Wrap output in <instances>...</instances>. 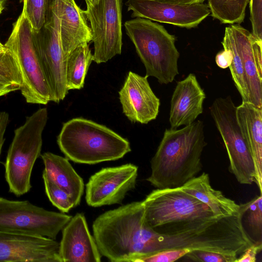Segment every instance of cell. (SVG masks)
I'll use <instances>...</instances> for the list:
<instances>
[{
  "instance_id": "16",
  "label": "cell",
  "mask_w": 262,
  "mask_h": 262,
  "mask_svg": "<svg viewBox=\"0 0 262 262\" xmlns=\"http://www.w3.org/2000/svg\"><path fill=\"white\" fill-rule=\"evenodd\" d=\"M229 28L242 59L250 102L262 107V40L239 24H232Z\"/></svg>"
},
{
  "instance_id": "18",
  "label": "cell",
  "mask_w": 262,
  "mask_h": 262,
  "mask_svg": "<svg viewBox=\"0 0 262 262\" xmlns=\"http://www.w3.org/2000/svg\"><path fill=\"white\" fill-rule=\"evenodd\" d=\"M206 95L195 75L190 73L178 82L173 92L169 114L171 128L188 125L203 113Z\"/></svg>"
},
{
  "instance_id": "15",
  "label": "cell",
  "mask_w": 262,
  "mask_h": 262,
  "mask_svg": "<svg viewBox=\"0 0 262 262\" xmlns=\"http://www.w3.org/2000/svg\"><path fill=\"white\" fill-rule=\"evenodd\" d=\"M147 78L129 71L119 92L123 113L132 122L147 124L158 115L160 101Z\"/></svg>"
},
{
  "instance_id": "6",
  "label": "cell",
  "mask_w": 262,
  "mask_h": 262,
  "mask_svg": "<svg viewBox=\"0 0 262 262\" xmlns=\"http://www.w3.org/2000/svg\"><path fill=\"white\" fill-rule=\"evenodd\" d=\"M48 120L47 108H41L26 118L14 130L4 164L9 191L16 196L28 192L31 177L37 159L41 155L42 135Z\"/></svg>"
},
{
  "instance_id": "26",
  "label": "cell",
  "mask_w": 262,
  "mask_h": 262,
  "mask_svg": "<svg viewBox=\"0 0 262 262\" xmlns=\"http://www.w3.org/2000/svg\"><path fill=\"white\" fill-rule=\"evenodd\" d=\"M241 205L243 207L242 222L243 227L246 226L245 231L254 243H262L261 194Z\"/></svg>"
},
{
  "instance_id": "3",
  "label": "cell",
  "mask_w": 262,
  "mask_h": 262,
  "mask_svg": "<svg viewBox=\"0 0 262 262\" xmlns=\"http://www.w3.org/2000/svg\"><path fill=\"white\" fill-rule=\"evenodd\" d=\"M57 142L67 159L81 164L117 160L131 151L126 139L105 125L82 118L64 123Z\"/></svg>"
},
{
  "instance_id": "7",
  "label": "cell",
  "mask_w": 262,
  "mask_h": 262,
  "mask_svg": "<svg viewBox=\"0 0 262 262\" xmlns=\"http://www.w3.org/2000/svg\"><path fill=\"white\" fill-rule=\"evenodd\" d=\"M12 54L22 78L20 91L27 103L47 104L51 101L49 88L42 69L32 28L22 14L13 24L4 45Z\"/></svg>"
},
{
  "instance_id": "8",
  "label": "cell",
  "mask_w": 262,
  "mask_h": 262,
  "mask_svg": "<svg viewBox=\"0 0 262 262\" xmlns=\"http://www.w3.org/2000/svg\"><path fill=\"white\" fill-rule=\"evenodd\" d=\"M209 110L226 148L230 172L240 184L250 185L256 183L255 163L238 123L236 106L231 97L215 99Z\"/></svg>"
},
{
  "instance_id": "28",
  "label": "cell",
  "mask_w": 262,
  "mask_h": 262,
  "mask_svg": "<svg viewBox=\"0 0 262 262\" xmlns=\"http://www.w3.org/2000/svg\"><path fill=\"white\" fill-rule=\"evenodd\" d=\"M0 82L16 84L21 86L22 84L18 66L8 49L0 54Z\"/></svg>"
},
{
  "instance_id": "34",
  "label": "cell",
  "mask_w": 262,
  "mask_h": 262,
  "mask_svg": "<svg viewBox=\"0 0 262 262\" xmlns=\"http://www.w3.org/2000/svg\"><path fill=\"white\" fill-rule=\"evenodd\" d=\"M232 57V52L228 49L224 48L216 55L215 62L219 67L226 69L230 66Z\"/></svg>"
},
{
  "instance_id": "20",
  "label": "cell",
  "mask_w": 262,
  "mask_h": 262,
  "mask_svg": "<svg viewBox=\"0 0 262 262\" xmlns=\"http://www.w3.org/2000/svg\"><path fill=\"white\" fill-rule=\"evenodd\" d=\"M238 123L250 148L255 163L256 183L262 192V107L242 101L236 106Z\"/></svg>"
},
{
  "instance_id": "9",
  "label": "cell",
  "mask_w": 262,
  "mask_h": 262,
  "mask_svg": "<svg viewBox=\"0 0 262 262\" xmlns=\"http://www.w3.org/2000/svg\"><path fill=\"white\" fill-rule=\"evenodd\" d=\"M33 33L49 88L51 101L58 103L64 99L69 91L66 86L67 59L61 40L58 0H49L45 22L39 31H33Z\"/></svg>"
},
{
  "instance_id": "11",
  "label": "cell",
  "mask_w": 262,
  "mask_h": 262,
  "mask_svg": "<svg viewBox=\"0 0 262 262\" xmlns=\"http://www.w3.org/2000/svg\"><path fill=\"white\" fill-rule=\"evenodd\" d=\"M94 43L93 61L106 62L122 52V0H99L95 5H86Z\"/></svg>"
},
{
  "instance_id": "4",
  "label": "cell",
  "mask_w": 262,
  "mask_h": 262,
  "mask_svg": "<svg viewBox=\"0 0 262 262\" xmlns=\"http://www.w3.org/2000/svg\"><path fill=\"white\" fill-rule=\"evenodd\" d=\"M142 203L146 224L161 234L196 229L221 217L180 187L154 190Z\"/></svg>"
},
{
  "instance_id": "12",
  "label": "cell",
  "mask_w": 262,
  "mask_h": 262,
  "mask_svg": "<svg viewBox=\"0 0 262 262\" xmlns=\"http://www.w3.org/2000/svg\"><path fill=\"white\" fill-rule=\"evenodd\" d=\"M138 167L131 163L103 168L91 176L85 186V200L93 207L120 204L135 188Z\"/></svg>"
},
{
  "instance_id": "30",
  "label": "cell",
  "mask_w": 262,
  "mask_h": 262,
  "mask_svg": "<svg viewBox=\"0 0 262 262\" xmlns=\"http://www.w3.org/2000/svg\"><path fill=\"white\" fill-rule=\"evenodd\" d=\"M183 257L194 261L236 262L238 256L210 251L195 250L190 251Z\"/></svg>"
},
{
  "instance_id": "39",
  "label": "cell",
  "mask_w": 262,
  "mask_h": 262,
  "mask_svg": "<svg viewBox=\"0 0 262 262\" xmlns=\"http://www.w3.org/2000/svg\"><path fill=\"white\" fill-rule=\"evenodd\" d=\"M7 50V49L6 48V47L4 45H3L1 42H0V54L5 52L6 50Z\"/></svg>"
},
{
  "instance_id": "31",
  "label": "cell",
  "mask_w": 262,
  "mask_h": 262,
  "mask_svg": "<svg viewBox=\"0 0 262 262\" xmlns=\"http://www.w3.org/2000/svg\"><path fill=\"white\" fill-rule=\"evenodd\" d=\"M191 250L188 249L164 250L141 258L137 262H172L183 257Z\"/></svg>"
},
{
  "instance_id": "1",
  "label": "cell",
  "mask_w": 262,
  "mask_h": 262,
  "mask_svg": "<svg viewBox=\"0 0 262 262\" xmlns=\"http://www.w3.org/2000/svg\"><path fill=\"white\" fill-rule=\"evenodd\" d=\"M206 144L200 120L181 129H166L150 161L151 174L146 180L157 189L182 186L201 171Z\"/></svg>"
},
{
  "instance_id": "27",
  "label": "cell",
  "mask_w": 262,
  "mask_h": 262,
  "mask_svg": "<svg viewBox=\"0 0 262 262\" xmlns=\"http://www.w3.org/2000/svg\"><path fill=\"white\" fill-rule=\"evenodd\" d=\"M23 2L22 14L27 18L34 31H39L46 18L49 0H20Z\"/></svg>"
},
{
  "instance_id": "29",
  "label": "cell",
  "mask_w": 262,
  "mask_h": 262,
  "mask_svg": "<svg viewBox=\"0 0 262 262\" xmlns=\"http://www.w3.org/2000/svg\"><path fill=\"white\" fill-rule=\"evenodd\" d=\"M46 194L55 207L62 212L67 213L74 207L70 195L64 190L42 176Z\"/></svg>"
},
{
  "instance_id": "35",
  "label": "cell",
  "mask_w": 262,
  "mask_h": 262,
  "mask_svg": "<svg viewBox=\"0 0 262 262\" xmlns=\"http://www.w3.org/2000/svg\"><path fill=\"white\" fill-rule=\"evenodd\" d=\"M9 114L5 112H0V155L5 142L4 135L9 123Z\"/></svg>"
},
{
  "instance_id": "22",
  "label": "cell",
  "mask_w": 262,
  "mask_h": 262,
  "mask_svg": "<svg viewBox=\"0 0 262 262\" xmlns=\"http://www.w3.org/2000/svg\"><path fill=\"white\" fill-rule=\"evenodd\" d=\"M180 188L209 206L218 217L236 214L240 210V205L211 187L209 175L205 172L192 178Z\"/></svg>"
},
{
  "instance_id": "33",
  "label": "cell",
  "mask_w": 262,
  "mask_h": 262,
  "mask_svg": "<svg viewBox=\"0 0 262 262\" xmlns=\"http://www.w3.org/2000/svg\"><path fill=\"white\" fill-rule=\"evenodd\" d=\"M262 249V243L255 242L247 248L237 258L236 262H255L256 255Z\"/></svg>"
},
{
  "instance_id": "5",
  "label": "cell",
  "mask_w": 262,
  "mask_h": 262,
  "mask_svg": "<svg viewBox=\"0 0 262 262\" xmlns=\"http://www.w3.org/2000/svg\"><path fill=\"white\" fill-rule=\"evenodd\" d=\"M124 26L145 67L146 75L155 77L161 84L172 82L179 74L180 53L175 36L163 26L143 18L127 20Z\"/></svg>"
},
{
  "instance_id": "13",
  "label": "cell",
  "mask_w": 262,
  "mask_h": 262,
  "mask_svg": "<svg viewBox=\"0 0 262 262\" xmlns=\"http://www.w3.org/2000/svg\"><path fill=\"white\" fill-rule=\"evenodd\" d=\"M132 17H140L190 29L196 27L211 13L203 3L179 5L159 0H127Z\"/></svg>"
},
{
  "instance_id": "36",
  "label": "cell",
  "mask_w": 262,
  "mask_h": 262,
  "mask_svg": "<svg viewBox=\"0 0 262 262\" xmlns=\"http://www.w3.org/2000/svg\"><path fill=\"white\" fill-rule=\"evenodd\" d=\"M21 86L16 84L0 82V97L11 92L20 90Z\"/></svg>"
},
{
  "instance_id": "40",
  "label": "cell",
  "mask_w": 262,
  "mask_h": 262,
  "mask_svg": "<svg viewBox=\"0 0 262 262\" xmlns=\"http://www.w3.org/2000/svg\"><path fill=\"white\" fill-rule=\"evenodd\" d=\"M7 0H0V10L3 11L4 5Z\"/></svg>"
},
{
  "instance_id": "19",
  "label": "cell",
  "mask_w": 262,
  "mask_h": 262,
  "mask_svg": "<svg viewBox=\"0 0 262 262\" xmlns=\"http://www.w3.org/2000/svg\"><path fill=\"white\" fill-rule=\"evenodd\" d=\"M59 16L61 40L67 59L77 47L92 41L91 31L84 10L75 0H59Z\"/></svg>"
},
{
  "instance_id": "14",
  "label": "cell",
  "mask_w": 262,
  "mask_h": 262,
  "mask_svg": "<svg viewBox=\"0 0 262 262\" xmlns=\"http://www.w3.org/2000/svg\"><path fill=\"white\" fill-rule=\"evenodd\" d=\"M59 252L55 239L0 231V261L61 262Z\"/></svg>"
},
{
  "instance_id": "25",
  "label": "cell",
  "mask_w": 262,
  "mask_h": 262,
  "mask_svg": "<svg viewBox=\"0 0 262 262\" xmlns=\"http://www.w3.org/2000/svg\"><path fill=\"white\" fill-rule=\"evenodd\" d=\"M222 44L224 48L228 49L232 52V60L229 68L234 84L242 98V101L250 102L249 92L245 72L229 26L225 28Z\"/></svg>"
},
{
  "instance_id": "21",
  "label": "cell",
  "mask_w": 262,
  "mask_h": 262,
  "mask_svg": "<svg viewBox=\"0 0 262 262\" xmlns=\"http://www.w3.org/2000/svg\"><path fill=\"white\" fill-rule=\"evenodd\" d=\"M44 164L42 176L66 191L74 207L79 205L84 191V183L66 157L46 152L40 155Z\"/></svg>"
},
{
  "instance_id": "23",
  "label": "cell",
  "mask_w": 262,
  "mask_h": 262,
  "mask_svg": "<svg viewBox=\"0 0 262 262\" xmlns=\"http://www.w3.org/2000/svg\"><path fill=\"white\" fill-rule=\"evenodd\" d=\"M92 61L93 55L89 43L81 44L70 53L66 62V81L68 91L83 88Z\"/></svg>"
},
{
  "instance_id": "37",
  "label": "cell",
  "mask_w": 262,
  "mask_h": 262,
  "mask_svg": "<svg viewBox=\"0 0 262 262\" xmlns=\"http://www.w3.org/2000/svg\"><path fill=\"white\" fill-rule=\"evenodd\" d=\"M179 5H192L203 3L205 0H159Z\"/></svg>"
},
{
  "instance_id": "41",
  "label": "cell",
  "mask_w": 262,
  "mask_h": 262,
  "mask_svg": "<svg viewBox=\"0 0 262 262\" xmlns=\"http://www.w3.org/2000/svg\"><path fill=\"white\" fill-rule=\"evenodd\" d=\"M2 11L0 10V14H1Z\"/></svg>"
},
{
  "instance_id": "38",
  "label": "cell",
  "mask_w": 262,
  "mask_h": 262,
  "mask_svg": "<svg viewBox=\"0 0 262 262\" xmlns=\"http://www.w3.org/2000/svg\"><path fill=\"white\" fill-rule=\"evenodd\" d=\"M86 5H95L96 4L98 3L99 2V0H84Z\"/></svg>"
},
{
  "instance_id": "24",
  "label": "cell",
  "mask_w": 262,
  "mask_h": 262,
  "mask_svg": "<svg viewBox=\"0 0 262 262\" xmlns=\"http://www.w3.org/2000/svg\"><path fill=\"white\" fill-rule=\"evenodd\" d=\"M211 15L223 24H239L244 21L249 0H208Z\"/></svg>"
},
{
  "instance_id": "32",
  "label": "cell",
  "mask_w": 262,
  "mask_h": 262,
  "mask_svg": "<svg viewBox=\"0 0 262 262\" xmlns=\"http://www.w3.org/2000/svg\"><path fill=\"white\" fill-rule=\"evenodd\" d=\"M249 4L252 34L262 40V0H250Z\"/></svg>"
},
{
  "instance_id": "2",
  "label": "cell",
  "mask_w": 262,
  "mask_h": 262,
  "mask_svg": "<svg viewBox=\"0 0 262 262\" xmlns=\"http://www.w3.org/2000/svg\"><path fill=\"white\" fill-rule=\"evenodd\" d=\"M152 230L145 222L142 201L106 211L93 223L100 254L113 262H137L150 255Z\"/></svg>"
},
{
  "instance_id": "10",
  "label": "cell",
  "mask_w": 262,
  "mask_h": 262,
  "mask_svg": "<svg viewBox=\"0 0 262 262\" xmlns=\"http://www.w3.org/2000/svg\"><path fill=\"white\" fill-rule=\"evenodd\" d=\"M72 216L0 197V231L55 239Z\"/></svg>"
},
{
  "instance_id": "17",
  "label": "cell",
  "mask_w": 262,
  "mask_h": 262,
  "mask_svg": "<svg viewBox=\"0 0 262 262\" xmlns=\"http://www.w3.org/2000/svg\"><path fill=\"white\" fill-rule=\"evenodd\" d=\"M59 253L61 262L101 261L102 255L83 213L72 216L62 229Z\"/></svg>"
}]
</instances>
